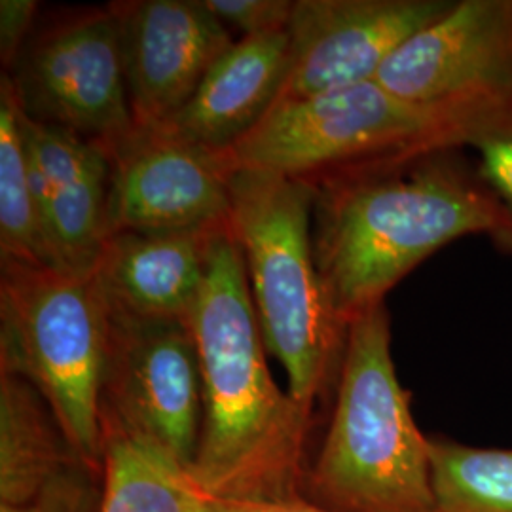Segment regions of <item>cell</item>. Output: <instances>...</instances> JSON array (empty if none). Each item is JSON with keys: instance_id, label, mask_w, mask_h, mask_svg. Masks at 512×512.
<instances>
[{"instance_id": "cell-1", "label": "cell", "mask_w": 512, "mask_h": 512, "mask_svg": "<svg viewBox=\"0 0 512 512\" xmlns=\"http://www.w3.org/2000/svg\"><path fill=\"white\" fill-rule=\"evenodd\" d=\"M202 366L203 420L192 475L226 501L302 497L313 416L281 391L266 363L245 258L220 234L188 317Z\"/></svg>"}, {"instance_id": "cell-2", "label": "cell", "mask_w": 512, "mask_h": 512, "mask_svg": "<svg viewBox=\"0 0 512 512\" xmlns=\"http://www.w3.org/2000/svg\"><path fill=\"white\" fill-rule=\"evenodd\" d=\"M440 156L315 184V262L346 325L446 243L511 236V211Z\"/></svg>"}, {"instance_id": "cell-3", "label": "cell", "mask_w": 512, "mask_h": 512, "mask_svg": "<svg viewBox=\"0 0 512 512\" xmlns=\"http://www.w3.org/2000/svg\"><path fill=\"white\" fill-rule=\"evenodd\" d=\"M230 228L245 258L264 346L308 414L336 391L348 325L336 315L313 251L315 186L285 175L228 171Z\"/></svg>"}, {"instance_id": "cell-4", "label": "cell", "mask_w": 512, "mask_h": 512, "mask_svg": "<svg viewBox=\"0 0 512 512\" xmlns=\"http://www.w3.org/2000/svg\"><path fill=\"white\" fill-rule=\"evenodd\" d=\"M302 497L330 512H437L429 439L397 378L385 302L349 321L329 431Z\"/></svg>"}, {"instance_id": "cell-5", "label": "cell", "mask_w": 512, "mask_h": 512, "mask_svg": "<svg viewBox=\"0 0 512 512\" xmlns=\"http://www.w3.org/2000/svg\"><path fill=\"white\" fill-rule=\"evenodd\" d=\"M509 135L473 112L418 105L376 80L346 90L277 103L238 145L220 154L226 171L255 169L315 184L408 164Z\"/></svg>"}, {"instance_id": "cell-6", "label": "cell", "mask_w": 512, "mask_h": 512, "mask_svg": "<svg viewBox=\"0 0 512 512\" xmlns=\"http://www.w3.org/2000/svg\"><path fill=\"white\" fill-rule=\"evenodd\" d=\"M109 302L95 274L0 264V368L35 385L80 459L101 473Z\"/></svg>"}, {"instance_id": "cell-7", "label": "cell", "mask_w": 512, "mask_h": 512, "mask_svg": "<svg viewBox=\"0 0 512 512\" xmlns=\"http://www.w3.org/2000/svg\"><path fill=\"white\" fill-rule=\"evenodd\" d=\"M202 420V366L188 321L109 304L101 425L147 440L192 471Z\"/></svg>"}, {"instance_id": "cell-8", "label": "cell", "mask_w": 512, "mask_h": 512, "mask_svg": "<svg viewBox=\"0 0 512 512\" xmlns=\"http://www.w3.org/2000/svg\"><path fill=\"white\" fill-rule=\"evenodd\" d=\"M19 109L107 148L135 128L109 6L42 19L8 71Z\"/></svg>"}, {"instance_id": "cell-9", "label": "cell", "mask_w": 512, "mask_h": 512, "mask_svg": "<svg viewBox=\"0 0 512 512\" xmlns=\"http://www.w3.org/2000/svg\"><path fill=\"white\" fill-rule=\"evenodd\" d=\"M418 105L473 112L512 135V0H459L374 78Z\"/></svg>"}, {"instance_id": "cell-10", "label": "cell", "mask_w": 512, "mask_h": 512, "mask_svg": "<svg viewBox=\"0 0 512 512\" xmlns=\"http://www.w3.org/2000/svg\"><path fill=\"white\" fill-rule=\"evenodd\" d=\"M454 0H296L289 73L277 103L346 90L376 78L385 61Z\"/></svg>"}, {"instance_id": "cell-11", "label": "cell", "mask_w": 512, "mask_h": 512, "mask_svg": "<svg viewBox=\"0 0 512 512\" xmlns=\"http://www.w3.org/2000/svg\"><path fill=\"white\" fill-rule=\"evenodd\" d=\"M107 152L109 236L230 224L228 171L219 154L158 128H133Z\"/></svg>"}, {"instance_id": "cell-12", "label": "cell", "mask_w": 512, "mask_h": 512, "mask_svg": "<svg viewBox=\"0 0 512 512\" xmlns=\"http://www.w3.org/2000/svg\"><path fill=\"white\" fill-rule=\"evenodd\" d=\"M109 8L135 128H158L183 109L236 42L205 0H116Z\"/></svg>"}, {"instance_id": "cell-13", "label": "cell", "mask_w": 512, "mask_h": 512, "mask_svg": "<svg viewBox=\"0 0 512 512\" xmlns=\"http://www.w3.org/2000/svg\"><path fill=\"white\" fill-rule=\"evenodd\" d=\"M18 112L46 241L61 268L92 274L109 236V152L71 129L33 120L19 105Z\"/></svg>"}, {"instance_id": "cell-14", "label": "cell", "mask_w": 512, "mask_h": 512, "mask_svg": "<svg viewBox=\"0 0 512 512\" xmlns=\"http://www.w3.org/2000/svg\"><path fill=\"white\" fill-rule=\"evenodd\" d=\"M289 31L236 40L200 88L158 129L213 154H224L274 109L289 73Z\"/></svg>"}, {"instance_id": "cell-15", "label": "cell", "mask_w": 512, "mask_h": 512, "mask_svg": "<svg viewBox=\"0 0 512 512\" xmlns=\"http://www.w3.org/2000/svg\"><path fill=\"white\" fill-rule=\"evenodd\" d=\"M230 224L173 232H120L105 241L93 274L120 310L188 321L213 245Z\"/></svg>"}, {"instance_id": "cell-16", "label": "cell", "mask_w": 512, "mask_h": 512, "mask_svg": "<svg viewBox=\"0 0 512 512\" xmlns=\"http://www.w3.org/2000/svg\"><path fill=\"white\" fill-rule=\"evenodd\" d=\"M82 465L35 385L0 368V507L35 503Z\"/></svg>"}, {"instance_id": "cell-17", "label": "cell", "mask_w": 512, "mask_h": 512, "mask_svg": "<svg viewBox=\"0 0 512 512\" xmlns=\"http://www.w3.org/2000/svg\"><path fill=\"white\" fill-rule=\"evenodd\" d=\"M99 512H215L192 471L147 440L101 425Z\"/></svg>"}, {"instance_id": "cell-18", "label": "cell", "mask_w": 512, "mask_h": 512, "mask_svg": "<svg viewBox=\"0 0 512 512\" xmlns=\"http://www.w3.org/2000/svg\"><path fill=\"white\" fill-rule=\"evenodd\" d=\"M4 262L59 266L38 217L18 101L6 73L0 74V264Z\"/></svg>"}, {"instance_id": "cell-19", "label": "cell", "mask_w": 512, "mask_h": 512, "mask_svg": "<svg viewBox=\"0 0 512 512\" xmlns=\"http://www.w3.org/2000/svg\"><path fill=\"white\" fill-rule=\"evenodd\" d=\"M437 512H512V450L429 439Z\"/></svg>"}, {"instance_id": "cell-20", "label": "cell", "mask_w": 512, "mask_h": 512, "mask_svg": "<svg viewBox=\"0 0 512 512\" xmlns=\"http://www.w3.org/2000/svg\"><path fill=\"white\" fill-rule=\"evenodd\" d=\"M296 0H205L207 8L228 29L256 37L289 29Z\"/></svg>"}, {"instance_id": "cell-21", "label": "cell", "mask_w": 512, "mask_h": 512, "mask_svg": "<svg viewBox=\"0 0 512 512\" xmlns=\"http://www.w3.org/2000/svg\"><path fill=\"white\" fill-rule=\"evenodd\" d=\"M101 473L88 465L57 480L38 501L25 507H0V512H99Z\"/></svg>"}, {"instance_id": "cell-22", "label": "cell", "mask_w": 512, "mask_h": 512, "mask_svg": "<svg viewBox=\"0 0 512 512\" xmlns=\"http://www.w3.org/2000/svg\"><path fill=\"white\" fill-rule=\"evenodd\" d=\"M40 4L37 0H2L0 2V61L2 73H8L27 40L37 29Z\"/></svg>"}, {"instance_id": "cell-23", "label": "cell", "mask_w": 512, "mask_h": 512, "mask_svg": "<svg viewBox=\"0 0 512 512\" xmlns=\"http://www.w3.org/2000/svg\"><path fill=\"white\" fill-rule=\"evenodd\" d=\"M473 147L480 154L484 179L494 186L512 213V135L482 137Z\"/></svg>"}, {"instance_id": "cell-24", "label": "cell", "mask_w": 512, "mask_h": 512, "mask_svg": "<svg viewBox=\"0 0 512 512\" xmlns=\"http://www.w3.org/2000/svg\"><path fill=\"white\" fill-rule=\"evenodd\" d=\"M215 512H330L306 499L294 501H226L217 499Z\"/></svg>"}, {"instance_id": "cell-25", "label": "cell", "mask_w": 512, "mask_h": 512, "mask_svg": "<svg viewBox=\"0 0 512 512\" xmlns=\"http://www.w3.org/2000/svg\"><path fill=\"white\" fill-rule=\"evenodd\" d=\"M509 241H512V234H511V238H509Z\"/></svg>"}]
</instances>
